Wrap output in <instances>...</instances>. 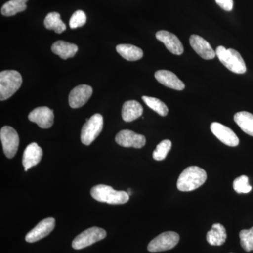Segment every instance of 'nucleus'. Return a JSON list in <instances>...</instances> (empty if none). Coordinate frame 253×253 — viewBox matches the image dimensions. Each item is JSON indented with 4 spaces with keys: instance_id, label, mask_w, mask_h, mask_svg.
Instances as JSON below:
<instances>
[{
    "instance_id": "nucleus-1",
    "label": "nucleus",
    "mask_w": 253,
    "mask_h": 253,
    "mask_svg": "<svg viewBox=\"0 0 253 253\" xmlns=\"http://www.w3.org/2000/svg\"><path fill=\"white\" fill-rule=\"evenodd\" d=\"M207 173L197 166H190L181 173L176 187L180 191H191L198 189L206 182Z\"/></svg>"
},
{
    "instance_id": "nucleus-2",
    "label": "nucleus",
    "mask_w": 253,
    "mask_h": 253,
    "mask_svg": "<svg viewBox=\"0 0 253 253\" xmlns=\"http://www.w3.org/2000/svg\"><path fill=\"white\" fill-rule=\"evenodd\" d=\"M93 199L101 203L111 205L125 204L129 199V195L124 191H116L111 186L99 184L91 189Z\"/></svg>"
},
{
    "instance_id": "nucleus-3",
    "label": "nucleus",
    "mask_w": 253,
    "mask_h": 253,
    "mask_svg": "<svg viewBox=\"0 0 253 253\" xmlns=\"http://www.w3.org/2000/svg\"><path fill=\"white\" fill-rule=\"evenodd\" d=\"M220 62L231 72L236 74H244L246 72V63L241 55L234 49H226L224 46H219L215 51Z\"/></svg>"
},
{
    "instance_id": "nucleus-4",
    "label": "nucleus",
    "mask_w": 253,
    "mask_h": 253,
    "mask_svg": "<svg viewBox=\"0 0 253 253\" xmlns=\"http://www.w3.org/2000/svg\"><path fill=\"white\" fill-rule=\"evenodd\" d=\"M22 77L16 71H4L0 73V100L9 99L22 84Z\"/></svg>"
},
{
    "instance_id": "nucleus-5",
    "label": "nucleus",
    "mask_w": 253,
    "mask_h": 253,
    "mask_svg": "<svg viewBox=\"0 0 253 253\" xmlns=\"http://www.w3.org/2000/svg\"><path fill=\"white\" fill-rule=\"evenodd\" d=\"M104 126V118L101 114L96 113L86 120L81 131V141L83 144L89 146L99 136Z\"/></svg>"
},
{
    "instance_id": "nucleus-6",
    "label": "nucleus",
    "mask_w": 253,
    "mask_h": 253,
    "mask_svg": "<svg viewBox=\"0 0 253 253\" xmlns=\"http://www.w3.org/2000/svg\"><path fill=\"white\" fill-rule=\"evenodd\" d=\"M106 232L101 228L94 226L89 228L76 236L73 240L72 247L76 250H81L104 239Z\"/></svg>"
},
{
    "instance_id": "nucleus-7",
    "label": "nucleus",
    "mask_w": 253,
    "mask_h": 253,
    "mask_svg": "<svg viewBox=\"0 0 253 253\" xmlns=\"http://www.w3.org/2000/svg\"><path fill=\"white\" fill-rule=\"evenodd\" d=\"M179 241V235L174 231H166L156 236L148 245V251L151 253L163 252L175 247Z\"/></svg>"
},
{
    "instance_id": "nucleus-8",
    "label": "nucleus",
    "mask_w": 253,
    "mask_h": 253,
    "mask_svg": "<svg viewBox=\"0 0 253 253\" xmlns=\"http://www.w3.org/2000/svg\"><path fill=\"white\" fill-rule=\"evenodd\" d=\"M0 139L5 156L8 158L14 157L19 146V136L17 131L9 126H3L0 131Z\"/></svg>"
},
{
    "instance_id": "nucleus-9",
    "label": "nucleus",
    "mask_w": 253,
    "mask_h": 253,
    "mask_svg": "<svg viewBox=\"0 0 253 253\" xmlns=\"http://www.w3.org/2000/svg\"><path fill=\"white\" fill-rule=\"evenodd\" d=\"M116 141L123 147L141 149L146 144V138L142 134H136L129 129H124L118 133Z\"/></svg>"
},
{
    "instance_id": "nucleus-10",
    "label": "nucleus",
    "mask_w": 253,
    "mask_h": 253,
    "mask_svg": "<svg viewBox=\"0 0 253 253\" xmlns=\"http://www.w3.org/2000/svg\"><path fill=\"white\" fill-rule=\"evenodd\" d=\"M55 222L54 218L49 217L43 219L28 233L26 236V241L28 243H35L44 239L54 230Z\"/></svg>"
},
{
    "instance_id": "nucleus-11",
    "label": "nucleus",
    "mask_w": 253,
    "mask_h": 253,
    "mask_svg": "<svg viewBox=\"0 0 253 253\" xmlns=\"http://www.w3.org/2000/svg\"><path fill=\"white\" fill-rule=\"evenodd\" d=\"M211 129L216 137L226 146H237L239 144V139L234 131L230 128L217 122L211 124Z\"/></svg>"
},
{
    "instance_id": "nucleus-12",
    "label": "nucleus",
    "mask_w": 253,
    "mask_h": 253,
    "mask_svg": "<svg viewBox=\"0 0 253 253\" xmlns=\"http://www.w3.org/2000/svg\"><path fill=\"white\" fill-rule=\"evenodd\" d=\"M54 111L46 106L36 108L28 115V119L42 129H48L54 124Z\"/></svg>"
},
{
    "instance_id": "nucleus-13",
    "label": "nucleus",
    "mask_w": 253,
    "mask_h": 253,
    "mask_svg": "<svg viewBox=\"0 0 253 253\" xmlns=\"http://www.w3.org/2000/svg\"><path fill=\"white\" fill-rule=\"evenodd\" d=\"M93 89L87 84H81L71 91L68 97L69 105L73 109H78L87 102L92 95Z\"/></svg>"
},
{
    "instance_id": "nucleus-14",
    "label": "nucleus",
    "mask_w": 253,
    "mask_h": 253,
    "mask_svg": "<svg viewBox=\"0 0 253 253\" xmlns=\"http://www.w3.org/2000/svg\"><path fill=\"white\" fill-rule=\"evenodd\" d=\"M189 42L193 49L203 59L211 60L215 57L216 52L214 50H213L208 42L201 36L192 35L190 37Z\"/></svg>"
},
{
    "instance_id": "nucleus-15",
    "label": "nucleus",
    "mask_w": 253,
    "mask_h": 253,
    "mask_svg": "<svg viewBox=\"0 0 253 253\" xmlns=\"http://www.w3.org/2000/svg\"><path fill=\"white\" fill-rule=\"evenodd\" d=\"M156 37L173 54L179 56L184 52V46L181 41L173 33L166 31H160L156 33Z\"/></svg>"
},
{
    "instance_id": "nucleus-16",
    "label": "nucleus",
    "mask_w": 253,
    "mask_h": 253,
    "mask_svg": "<svg viewBox=\"0 0 253 253\" xmlns=\"http://www.w3.org/2000/svg\"><path fill=\"white\" fill-rule=\"evenodd\" d=\"M43 156L42 149L37 143H31L28 145L23 153L22 163L25 171L27 172L28 169L36 166L41 162Z\"/></svg>"
},
{
    "instance_id": "nucleus-17",
    "label": "nucleus",
    "mask_w": 253,
    "mask_h": 253,
    "mask_svg": "<svg viewBox=\"0 0 253 253\" xmlns=\"http://www.w3.org/2000/svg\"><path fill=\"white\" fill-rule=\"evenodd\" d=\"M155 78L161 84L171 89L181 91L185 88L184 83L174 73L170 71L166 70L156 71Z\"/></svg>"
},
{
    "instance_id": "nucleus-18",
    "label": "nucleus",
    "mask_w": 253,
    "mask_h": 253,
    "mask_svg": "<svg viewBox=\"0 0 253 253\" xmlns=\"http://www.w3.org/2000/svg\"><path fill=\"white\" fill-rule=\"evenodd\" d=\"M144 109L140 103L134 100L127 101L123 104L122 117L123 121L129 123L135 121L142 116Z\"/></svg>"
},
{
    "instance_id": "nucleus-19",
    "label": "nucleus",
    "mask_w": 253,
    "mask_h": 253,
    "mask_svg": "<svg viewBox=\"0 0 253 253\" xmlns=\"http://www.w3.org/2000/svg\"><path fill=\"white\" fill-rule=\"evenodd\" d=\"M78 47L76 44L62 41L56 42L51 46L52 52L63 59L73 57L78 52Z\"/></svg>"
},
{
    "instance_id": "nucleus-20",
    "label": "nucleus",
    "mask_w": 253,
    "mask_h": 253,
    "mask_svg": "<svg viewBox=\"0 0 253 253\" xmlns=\"http://www.w3.org/2000/svg\"><path fill=\"white\" fill-rule=\"evenodd\" d=\"M226 237L227 235L224 226L219 223H216L213 224L211 230L208 231L206 239L211 246H220L225 243Z\"/></svg>"
},
{
    "instance_id": "nucleus-21",
    "label": "nucleus",
    "mask_w": 253,
    "mask_h": 253,
    "mask_svg": "<svg viewBox=\"0 0 253 253\" xmlns=\"http://www.w3.org/2000/svg\"><path fill=\"white\" fill-rule=\"evenodd\" d=\"M116 51L123 58L129 61H138L144 56L142 50L132 44H118L116 46Z\"/></svg>"
},
{
    "instance_id": "nucleus-22",
    "label": "nucleus",
    "mask_w": 253,
    "mask_h": 253,
    "mask_svg": "<svg viewBox=\"0 0 253 253\" xmlns=\"http://www.w3.org/2000/svg\"><path fill=\"white\" fill-rule=\"evenodd\" d=\"M234 121L246 134L253 136V114L247 111H241L234 115Z\"/></svg>"
},
{
    "instance_id": "nucleus-23",
    "label": "nucleus",
    "mask_w": 253,
    "mask_h": 253,
    "mask_svg": "<svg viewBox=\"0 0 253 253\" xmlns=\"http://www.w3.org/2000/svg\"><path fill=\"white\" fill-rule=\"evenodd\" d=\"M28 0H10L3 5L1 14L5 16H14L19 12H22L27 8L26 2Z\"/></svg>"
},
{
    "instance_id": "nucleus-24",
    "label": "nucleus",
    "mask_w": 253,
    "mask_h": 253,
    "mask_svg": "<svg viewBox=\"0 0 253 253\" xmlns=\"http://www.w3.org/2000/svg\"><path fill=\"white\" fill-rule=\"evenodd\" d=\"M44 25L46 29L52 30L59 34L66 30V24L61 21V15L57 12L48 14L44 19Z\"/></svg>"
},
{
    "instance_id": "nucleus-25",
    "label": "nucleus",
    "mask_w": 253,
    "mask_h": 253,
    "mask_svg": "<svg viewBox=\"0 0 253 253\" xmlns=\"http://www.w3.org/2000/svg\"><path fill=\"white\" fill-rule=\"evenodd\" d=\"M142 99L145 104L147 105L150 109L158 113L160 116L164 117L168 114L169 110H168V106L161 100L157 99V98L146 96H142Z\"/></svg>"
},
{
    "instance_id": "nucleus-26",
    "label": "nucleus",
    "mask_w": 253,
    "mask_h": 253,
    "mask_svg": "<svg viewBox=\"0 0 253 253\" xmlns=\"http://www.w3.org/2000/svg\"><path fill=\"white\" fill-rule=\"evenodd\" d=\"M171 148H172L171 141L169 139H165L156 146V149L153 153V158L156 161H163L165 158L167 157L168 153L170 151Z\"/></svg>"
},
{
    "instance_id": "nucleus-27",
    "label": "nucleus",
    "mask_w": 253,
    "mask_h": 253,
    "mask_svg": "<svg viewBox=\"0 0 253 253\" xmlns=\"http://www.w3.org/2000/svg\"><path fill=\"white\" fill-rule=\"evenodd\" d=\"M241 245L246 252L253 251V226L250 229H243L239 233Z\"/></svg>"
},
{
    "instance_id": "nucleus-28",
    "label": "nucleus",
    "mask_w": 253,
    "mask_h": 253,
    "mask_svg": "<svg viewBox=\"0 0 253 253\" xmlns=\"http://www.w3.org/2000/svg\"><path fill=\"white\" fill-rule=\"evenodd\" d=\"M233 187L238 194H248L252 190V186L249 184V177L242 175L234 179Z\"/></svg>"
},
{
    "instance_id": "nucleus-29",
    "label": "nucleus",
    "mask_w": 253,
    "mask_h": 253,
    "mask_svg": "<svg viewBox=\"0 0 253 253\" xmlns=\"http://www.w3.org/2000/svg\"><path fill=\"white\" fill-rule=\"evenodd\" d=\"M86 16L85 13L82 10H78L71 16L70 19L69 26L72 29L82 27L85 24Z\"/></svg>"
},
{
    "instance_id": "nucleus-30",
    "label": "nucleus",
    "mask_w": 253,
    "mask_h": 253,
    "mask_svg": "<svg viewBox=\"0 0 253 253\" xmlns=\"http://www.w3.org/2000/svg\"><path fill=\"white\" fill-rule=\"evenodd\" d=\"M216 3L225 11H230L234 7V1L233 0H215Z\"/></svg>"
},
{
    "instance_id": "nucleus-31",
    "label": "nucleus",
    "mask_w": 253,
    "mask_h": 253,
    "mask_svg": "<svg viewBox=\"0 0 253 253\" xmlns=\"http://www.w3.org/2000/svg\"><path fill=\"white\" fill-rule=\"evenodd\" d=\"M127 194L129 195V196H131V189H128Z\"/></svg>"
}]
</instances>
